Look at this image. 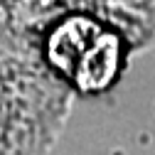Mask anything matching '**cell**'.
<instances>
[{
	"instance_id": "6da1fadb",
	"label": "cell",
	"mask_w": 155,
	"mask_h": 155,
	"mask_svg": "<svg viewBox=\"0 0 155 155\" xmlns=\"http://www.w3.org/2000/svg\"><path fill=\"white\" fill-rule=\"evenodd\" d=\"M49 59L81 89L99 91L113 81L118 69V37L86 17H69L49 37Z\"/></svg>"
}]
</instances>
